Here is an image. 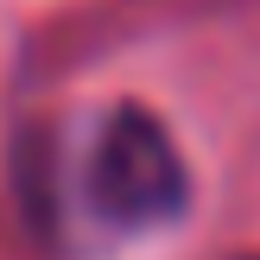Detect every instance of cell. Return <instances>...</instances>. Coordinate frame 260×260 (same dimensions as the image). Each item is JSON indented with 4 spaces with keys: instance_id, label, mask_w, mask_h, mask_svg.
I'll return each instance as SVG.
<instances>
[{
    "instance_id": "1",
    "label": "cell",
    "mask_w": 260,
    "mask_h": 260,
    "mask_svg": "<svg viewBox=\"0 0 260 260\" xmlns=\"http://www.w3.org/2000/svg\"><path fill=\"white\" fill-rule=\"evenodd\" d=\"M89 197L108 222L121 229H146V222H172L184 210V165L178 146L146 108H121L95 140L89 159Z\"/></svg>"
}]
</instances>
